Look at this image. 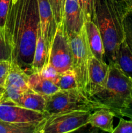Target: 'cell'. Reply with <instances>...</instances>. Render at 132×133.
Instances as JSON below:
<instances>
[{
  "instance_id": "7",
  "label": "cell",
  "mask_w": 132,
  "mask_h": 133,
  "mask_svg": "<svg viewBox=\"0 0 132 133\" xmlns=\"http://www.w3.org/2000/svg\"><path fill=\"white\" fill-rule=\"evenodd\" d=\"M48 66L57 72L72 69V50L71 42L63 22L57 26L55 36L49 52Z\"/></svg>"
},
{
  "instance_id": "22",
  "label": "cell",
  "mask_w": 132,
  "mask_h": 133,
  "mask_svg": "<svg viewBox=\"0 0 132 133\" xmlns=\"http://www.w3.org/2000/svg\"><path fill=\"white\" fill-rule=\"evenodd\" d=\"M57 24L63 22L64 0H49Z\"/></svg>"
},
{
  "instance_id": "10",
  "label": "cell",
  "mask_w": 132,
  "mask_h": 133,
  "mask_svg": "<svg viewBox=\"0 0 132 133\" xmlns=\"http://www.w3.org/2000/svg\"><path fill=\"white\" fill-rule=\"evenodd\" d=\"M40 23L45 42L49 60V52L55 36L58 24L56 23L49 0H38Z\"/></svg>"
},
{
  "instance_id": "29",
  "label": "cell",
  "mask_w": 132,
  "mask_h": 133,
  "mask_svg": "<svg viewBox=\"0 0 132 133\" xmlns=\"http://www.w3.org/2000/svg\"><path fill=\"white\" fill-rule=\"evenodd\" d=\"M128 7L129 12L132 15V0H124Z\"/></svg>"
},
{
  "instance_id": "31",
  "label": "cell",
  "mask_w": 132,
  "mask_h": 133,
  "mask_svg": "<svg viewBox=\"0 0 132 133\" xmlns=\"http://www.w3.org/2000/svg\"><path fill=\"white\" fill-rule=\"evenodd\" d=\"M18 1V0H11V1H12V2H13V3L16 2V1Z\"/></svg>"
},
{
  "instance_id": "26",
  "label": "cell",
  "mask_w": 132,
  "mask_h": 133,
  "mask_svg": "<svg viewBox=\"0 0 132 133\" xmlns=\"http://www.w3.org/2000/svg\"><path fill=\"white\" fill-rule=\"evenodd\" d=\"M10 68V61L8 59H0V88H3Z\"/></svg>"
},
{
  "instance_id": "5",
  "label": "cell",
  "mask_w": 132,
  "mask_h": 133,
  "mask_svg": "<svg viewBox=\"0 0 132 133\" xmlns=\"http://www.w3.org/2000/svg\"><path fill=\"white\" fill-rule=\"evenodd\" d=\"M91 111L74 110L47 114L37 126L36 133H69L89 125Z\"/></svg>"
},
{
  "instance_id": "24",
  "label": "cell",
  "mask_w": 132,
  "mask_h": 133,
  "mask_svg": "<svg viewBox=\"0 0 132 133\" xmlns=\"http://www.w3.org/2000/svg\"><path fill=\"white\" fill-rule=\"evenodd\" d=\"M11 0H0V36L5 26Z\"/></svg>"
},
{
  "instance_id": "9",
  "label": "cell",
  "mask_w": 132,
  "mask_h": 133,
  "mask_svg": "<svg viewBox=\"0 0 132 133\" xmlns=\"http://www.w3.org/2000/svg\"><path fill=\"white\" fill-rule=\"evenodd\" d=\"M109 73V64L98 60L94 56L89 59L87 84L85 94L89 97L96 94L105 88Z\"/></svg>"
},
{
  "instance_id": "19",
  "label": "cell",
  "mask_w": 132,
  "mask_h": 133,
  "mask_svg": "<svg viewBox=\"0 0 132 133\" xmlns=\"http://www.w3.org/2000/svg\"><path fill=\"white\" fill-rule=\"evenodd\" d=\"M38 125L11 123L0 120V133H36Z\"/></svg>"
},
{
  "instance_id": "1",
  "label": "cell",
  "mask_w": 132,
  "mask_h": 133,
  "mask_svg": "<svg viewBox=\"0 0 132 133\" xmlns=\"http://www.w3.org/2000/svg\"><path fill=\"white\" fill-rule=\"evenodd\" d=\"M39 24L38 0L11 1L1 38L8 59L28 74L31 73Z\"/></svg>"
},
{
  "instance_id": "17",
  "label": "cell",
  "mask_w": 132,
  "mask_h": 133,
  "mask_svg": "<svg viewBox=\"0 0 132 133\" xmlns=\"http://www.w3.org/2000/svg\"><path fill=\"white\" fill-rule=\"evenodd\" d=\"M5 85L11 86L23 92L31 90L28 87V74L14 62H10V70L4 84Z\"/></svg>"
},
{
  "instance_id": "16",
  "label": "cell",
  "mask_w": 132,
  "mask_h": 133,
  "mask_svg": "<svg viewBox=\"0 0 132 133\" xmlns=\"http://www.w3.org/2000/svg\"><path fill=\"white\" fill-rule=\"evenodd\" d=\"M47 65L48 54L40 23L38 29L37 42L31 68V73H41L47 67Z\"/></svg>"
},
{
  "instance_id": "15",
  "label": "cell",
  "mask_w": 132,
  "mask_h": 133,
  "mask_svg": "<svg viewBox=\"0 0 132 133\" xmlns=\"http://www.w3.org/2000/svg\"><path fill=\"white\" fill-rule=\"evenodd\" d=\"M15 105L38 112L45 113L47 96L29 90L22 94Z\"/></svg>"
},
{
  "instance_id": "8",
  "label": "cell",
  "mask_w": 132,
  "mask_h": 133,
  "mask_svg": "<svg viewBox=\"0 0 132 133\" xmlns=\"http://www.w3.org/2000/svg\"><path fill=\"white\" fill-rule=\"evenodd\" d=\"M46 115L10 103H0V120L9 123L38 125Z\"/></svg>"
},
{
  "instance_id": "13",
  "label": "cell",
  "mask_w": 132,
  "mask_h": 133,
  "mask_svg": "<svg viewBox=\"0 0 132 133\" xmlns=\"http://www.w3.org/2000/svg\"><path fill=\"white\" fill-rule=\"evenodd\" d=\"M28 87L31 90L49 96L60 90L55 81L45 77L42 73L28 74Z\"/></svg>"
},
{
  "instance_id": "21",
  "label": "cell",
  "mask_w": 132,
  "mask_h": 133,
  "mask_svg": "<svg viewBox=\"0 0 132 133\" xmlns=\"http://www.w3.org/2000/svg\"><path fill=\"white\" fill-rule=\"evenodd\" d=\"M79 1L84 12L85 21L91 20L95 22V0H79Z\"/></svg>"
},
{
  "instance_id": "2",
  "label": "cell",
  "mask_w": 132,
  "mask_h": 133,
  "mask_svg": "<svg viewBox=\"0 0 132 133\" xmlns=\"http://www.w3.org/2000/svg\"><path fill=\"white\" fill-rule=\"evenodd\" d=\"M129 13L124 0H95V22L100 32L108 64H115L118 48L125 38L124 22Z\"/></svg>"
},
{
  "instance_id": "30",
  "label": "cell",
  "mask_w": 132,
  "mask_h": 133,
  "mask_svg": "<svg viewBox=\"0 0 132 133\" xmlns=\"http://www.w3.org/2000/svg\"><path fill=\"white\" fill-rule=\"evenodd\" d=\"M2 91H3V88H0V97H1V93H2Z\"/></svg>"
},
{
  "instance_id": "20",
  "label": "cell",
  "mask_w": 132,
  "mask_h": 133,
  "mask_svg": "<svg viewBox=\"0 0 132 133\" xmlns=\"http://www.w3.org/2000/svg\"><path fill=\"white\" fill-rule=\"evenodd\" d=\"M56 84L59 87L60 90L79 88L76 74L72 69L59 73L57 77Z\"/></svg>"
},
{
  "instance_id": "12",
  "label": "cell",
  "mask_w": 132,
  "mask_h": 133,
  "mask_svg": "<svg viewBox=\"0 0 132 133\" xmlns=\"http://www.w3.org/2000/svg\"><path fill=\"white\" fill-rule=\"evenodd\" d=\"M87 40L92 55L102 61H106L104 46L100 32L97 25L91 20L85 21Z\"/></svg>"
},
{
  "instance_id": "27",
  "label": "cell",
  "mask_w": 132,
  "mask_h": 133,
  "mask_svg": "<svg viewBox=\"0 0 132 133\" xmlns=\"http://www.w3.org/2000/svg\"><path fill=\"white\" fill-rule=\"evenodd\" d=\"M117 117H126L132 119V99H131L126 105L120 110Z\"/></svg>"
},
{
  "instance_id": "14",
  "label": "cell",
  "mask_w": 132,
  "mask_h": 133,
  "mask_svg": "<svg viewBox=\"0 0 132 133\" xmlns=\"http://www.w3.org/2000/svg\"><path fill=\"white\" fill-rule=\"evenodd\" d=\"M116 116L112 110L106 108H100L91 113L89 124L106 132L113 133L114 130L113 119Z\"/></svg>"
},
{
  "instance_id": "4",
  "label": "cell",
  "mask_w": 132,
  "mask_h": 133,
  "mask_svg": "<svg viewBox=\"0 0 132 133\" xmlns=\"http://www.w3.org/2000/svg\"><path fill=\"white\" fill-rule=\"evenodd\" d=\"M102 107V105L92 100L80 88L59 90L47 96L45 113L54 114L62 112L83 110L94 111Z\"/></svg>"
},
{
  "instance_id": "25",
  "label": "cell",
  "mask_w": 132,
  "mask_h": 133,
  "mask_svg": "<svg viewBox=\"0 0 132 133\" xmlns=\"http://www.w3.org/2000/svg\"><path fill=\"white\" fill-rule=\"evenodd\" d=\"M113 133H132V119L126 120L119 117V122Z\"/></svg>"
},
{
  "instance_id": "11",
  "label": "cell",
  "mask_w": 132,
  "mask_h": 133,
  "mask_svg": "<svg viewBox=\"0 0 132 133\" xmlns=\"http://www.w3.org/2000/svg\"><path fill=\"white\" fill-rule=\"evenodd\" d=\"M63 22L69 37L81 31L85 19L79 0H64Z\"/></svg>"
},
{
  "instance_id": "3",
  "label": "cell",
  "mask_w": 132,
  "mask_h": 133,
  "mask_svg": "<svg viewBox=\"0 0 132 133\" xmlns=\"http://www.w3.org/2000/svg\"><path fill=\"white\" fill-rule=\"evenodd\" d=\"M109 64V73L106 87L89 97L103 108L112 110L117 116L120 110L132 99V80L115 64Z\"/></svg>"
},
{
  "instance_id": "23",
  "label": "cell",
  "mask_w": 132,
  "mask_h": 133,
  "mask_svg": "<svg viewBox=\"0 0 132 133\" xmlns=\"http://www.w3.org/2000/svg\"><path fill=\"white\" fill-rule=\"evenodd\" d=\"M125 40L132 50V15L128 13L124 22Z\"/></svg>"
},
{
  "instance_id": "6",
  "label": "cell",
  "mask_w": 132,
  "mask_h": 133,
  "mask_svg": "<svg viewBox=\"0 0 132 133\" xmlns=\"http://www.w3.org/2000/svg\"><path fill=\"white\" fill-rule=\"evenodd\" d=\"M69 39L72 50V70L76 74L79 88L85 92L89 59L93 55L89 46L85 25L78 33Z\"/></svg>"
},
{
  "instance_id": "28",
  "label": "cell",
  "mask_w": 132,
  "mask_h": 133,
  "mask_svg": "<svg viewBox=\"0 0 132 133\" xmlns=\"http://www.w3.org/2000/svg\"><path fill=\"white\" fill-rule=\"evenodd\" d=\"M0 59H8L7 53L1 36H0Z\"/></svg>"
},
{
  "instance_id": "18",
  "label": "cell",
  "mask_w": 132,
  "mask_h": 133,
  "mask_svg": "<svg viewBox=\"0 0 132 133\" xmlns=\"http://www.w3.org/2000/svg\"><path fill=\"white\" fill-rule=\"evenodd\" d=\"M115 64L132 80V50L125 38L118 48Z\"/></svg>"
}]
</instances>
